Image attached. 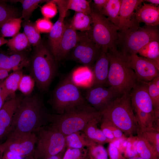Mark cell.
<instances>
[{
    "label": "cell",
    "mask_w": 159,
    "mask_h": 159,
    "mask_svg": "<svg viewBox=\"0 0 159 159\" xmlns=\"http://www.w3.org/2000/svg\"><path fill=\"white\" fill-rule=\"evenodd\" d=\"M10 70L0 69V83L3 82L9 75Z\"/></svg>",
    "instance_id": "f907efd6"
},
{
    "label": "cell",
    "mask_w": 159,
    "mask_h": 159,
    "mask_svg": "<svg viewBox=\"0 0 159 159\" xmlns=\"http://www.w3.org/2000/svg\"><path fill=\"white\" fill-rule=\"evenodd\" d=\"M4 152V151L1 144H0V159H2Z\"/></svg>",
    "instance_id": "9f6ffc18"
},
{
    "label": "cell",
    "mask_w": 159,
    "mask_h": 159,
    "mask_svg": "<svg viewBox=\"0 0 159 159\" xmlns=\"http://www.w3.org/2000/svg\"><path fill=\"white\" fill-rule=\"evenodd\" d=\"M144 1L149 2L150 4L156 6H158V5L159 4V0H144Z\"/></svg>",
    "instance_id": "f5cc1de1"
},
{
    "label": "cell",
    "mask_w": 159,
    "mask_h": 159,
    "mask_svg": "<svg viewBox=\"0 0 159 159\" xmlns=\"http://www.w3.org/2000/svg\"><path fill=\"white\" fill-rule=\"evenodd\" d=\"M144 1L143 0H121L118 31L135 29L140 27L136 20L135 12Z\"/></svg>",
    "instance_id": "5bb4252c"
},
{
    "label": "cell",
    "mask_w": 159,
    "mask_h": 159,
    "mask_svg": "<svg viewBox=\"0 0 159 159\" xmlns=\"http://www.w3.org/2000/svg\"><path fill=\"white\" fill-rule=\"evenodd\" d=\"M155 159H159V157Z\"/></svg>",
    "instance_id": "91938a15"
},
{
    "label": "cell",
    "mask_w": 159,
    "mask_h": 159,
    "mask_svg": "<svg viewBox=\"0 0 159 159\" xmlns=\"http://www.w3.org/2000/svg\"><path fill=\"white\" fill-rule=\"evenodd\" d=\"M128 159H146L142 158H141L140 157H138L136 156L132 158H129Z\"/></svg>",
    "instance_id": "6f0895ef"
},
{
    "label": "cell",
    "mask_w": 159,
    "mask_h": 159,
    "mask_svg": "<svg viewBox=\"0 0 159 159\" xmlns=\"http://www.w3.org/2000/svg\"><path fill=\"white\" fill-rule=\"evenodd\" d=\"M27 159H34V158L33 157H30L29 158H28Z\"/></svg>",
    "instance_id": "680465c9"
},
{
    "label": "cell",
    "mask_w": 159,
    "mask_h": 159,
    "mask_svg": "<svg viewBox=\"0 0 159 159\" xmlns=\"http://www.w3.org/2000/svg\"><path fill=\"white\" fill-rule=\"evenodd\" d=\"M6 44L13 52H21L26 49L30 45L24 33H18L8 40Z\"/></svg>",
    "instance_id": "1f68e13d"
},
{
    "label": "cell",
    "mask_w": 159,
    "mask_h": 159,
    "mask_svg": "<svg viewBox=\"0 0 159 159\" xmlns=\"http://www.w3.org/2000/svg\"><path fill=\"white\" fill-rule=\"evenodd\" d=\"M22 71L19 69L13 71V72L0 83L2 90L8 97L9 95H14L18 89L19 84L23 75Z\"/></svg>",
    "instance_id": "cb8c5ba5"
},
{
    "label": "cell",
    "mask_w": 159,
    "mask_h": 159,
    "mask_svg": "<svg viewBox=\"0 0 159 159\" xmlns=\"http://www.w3.org/2000/svg\"><path fill=\"white\" fill-rule=\"evenodd\" d=\"M109 62L106 52L102 50L92 68L93 76L92 85H107Z\"/></svg>",
    "instance_id": "ac0fdd59"
},
{
    "label": "cell",
    "mask_w": 159,
    "mask_h": 159,
    "mask_svg": "<svg viewBox=\"0 0 159 159\" xmlns=\"http://www.w3.org/2000/svg\"><path fill=\"white\" fill-rule=\"evenodd\" d=\"M101 122L110 130L116 140L125 139L122 131L112 122L102 118Z\"/></svg>",
    "instance_id": "7bdbcfd3"
},
{
    "label": "cell",
    "mask_w": 159,
    "mask_h": 159,
    "mask_svg": "<svg viewBox=\"0 0 159 159\" xmlns=\"http://www.w3.org/2000/svg\"><path fill=\"white\" fill-rule=\"evenodd\" d=\"M147 83L148 93L155 114L159 115V88L156 87L153 80L147 82Z\"/></svg>",
    "instance_id": "74e56055"
},
{
    "label": "cell",
    "mask_w": 159,
    "mask_h": 159,
    "mask_svg": "<svg viewBox=\"0 0 159 159\" xmlns=\"http://www.w3.org/2000/svg\"><path fill=\"white\" fill-rule=\"evenodd\" d=\"M136 140L134 143L127 141L125 152L126 156L129 158L136 157L138 154L136 149Z\"/></svg>",
    "instance_id": "bcb514c9"
},
{
    "label": "cell",
    "mask_w": 159,
    "mask_h": 159,
    "mask_svg": "<svg viewBox=\"0 0 159 159\" xmlns=\"http://www.w3.org/2000/svg\"><path fill=\"white\" fill-rule=\"evenodd\" d=\"M72 81L79 87L87 88L92 85L93 76L92 69L83 66L74 69L69 75Z\"/></svg>",
    "instance_id": "ffe728a7"
},
{
    "label": "cell",
    "mask_w": 159,
    "mask_h": 159,
    "mask_svg": "<svg viewBox=\"0 0 159 159\" xmlns=\"http://www.w3.org/2000/svg\"><path fill=\"white\" fill-rule=\"evenodd\" d=\"M50 115L40 97L25 96L14 113L6 136L10 133H35L49 124Z\"/></svg>",
    "instance_id": "6da1fadb"
},
{
    "label": "cell",
    "mask_w": 159,
    "mask_h": 159,
    "mask_svg": "<svg viewBox=\"0 0 159 159\" xmlns=\"http://www.w3.org/2000/svg\"><path fill=\"white\" fill-rule=\"evenodd\" d=\"M138 135L145 139L153 148L159 157V129L151 127L139 130Z\"/></svg>",
    "instance_id": "f1b7e54d"
},
{
    "label": "cell",
    "mask_w": 159,
    "mask_h": 159,
    "mask_svg": "<svg viewBox=\"0 0 159 159\" xmlns=\"http://www.w3.org/2000/svg\"><path fill=\"white\" fill-rule=\"evenodd\" d=\"M24 33L30 44L36 47L41 42L40 33L36 27L35 23L26 20L23 23Z\"/></svg>",
    "instance_id": "f546056e"
},
{
    "label": "cell",
    "mask_w": 159,
    "mask_h": 159,
    "mask_svg": "<svg viewBox=\"0 0 159 159\" xmlns=\"http://www.w3.org/2000/svg\"><path fill=\"white\" fill-rule=\"evenodd\" d=\"M138 53L142 57L154 61L159 65V42H150L140 49Z\"/></svg>",
    "instance_id": "4dcf8cb0"
},
{
    "label": "cell",
    "mask_w": 159,
    "mask_h": 159,
    "mask_svg": "<svg viewBox=\"0 0 159 159\" xmlns=\"http://www.w3.org/2000/svg\"><path fill=\"white\" fill-rule=\"evenodd\" d=\"M102 117L95 119L89 122L82 131L92 141L102 145L112 142L104 135L102 130L97 126V124L101 122Z\"/></svg>",
    "instance_id": "7402d4cb"
},
{
    "label": "cell",
    "mask_w": 159,
    "mask_h": 159,
    "mask_svg": "<svg viewBox=\"0 0 159 159\" xmlns=\"http://www.w3.org/2000/svg\"><path fill=\"white\" fill-rule=\"evenodd\" d=\"M35 81L30 75H23L20 81L18 89L26 96L31 95L34 87Z\"/></svg>",
    "instance_id": "8d00e7d4"
},
{
    "label": "cell",
    "mask_w": 159,
    "mask_h": 159,
    "mask_svg": "<svg viewBox=\"0 0 159 159\" xmlns=\"http://www.w3.org/2000/svg\"><path fill=\"white\" fill-rule=\"evenodd\" d=\"M91 30L86 32L89 37L104 52L116 47L117 27L105 16L91 7Z\"/></svg>",
    "instance_id": "52a82bcc"
},
{
    "label": "cell",
    "mask_w": 159,
    "mask_h": 159,
    "mask_svg": "<svg viewBox=\"0 0 159 159\" xmlns=\"http://www.w3.org/2000/svg\"><path fill=\"white\" fill-rule=\"evenodd\" d=\"M108 152L110 159H125L113 142L109 143Z\"/></svg>",
    "instance_id": "f6af8a7d"
},
{
    "label": "cell",
    "mask_w": 159,
    "mask_h": 159,
    "mask_svg": "<svg viewBox=\"0 0 159 159\" xmlns=\"http://www.w3.org/2000/svg\"><path fill=\"white\" fill-rule=\"evenodd\" d=\"M79 34L72 57L75 61L92 69L102 49L90 38L86 32Z\"/></svg>",
    "instance_id": "8fae6325"
},
{
    "label": "cell",
    "mask_w": 159,
    "mask_h": 159,
    "mask_svg": "<svg viewBox=\"0 0 159 159\" xmlns=\"http://www.w3.org/2000/svg\"><path fill=\"white\" fill-rule=\"evenodd\" d=\"M0 69L13 70L9 55L0 53Z\"/></svg>",
    "instance_id": "ee69618b"
},
{
    "label": "cell",
    "mask_w": 159,
    "mask_h": 159,
    "mask_svg": "<svg viewBox=\"0 0 159 159\" xmlns=\"http://www.w3.org/2000/svg\"><path fill=\"white\" fill-rule=\"evenodd\" d=\"M63 4L68 11L73 10L75 12L90 15L91 7L90 1L85 0H62Z\"/></svg>",
    "instance_id": "d6a6232c"
},
{
    "label": "cell",
    "mask_w": 159,
    "mask_h": 159,
    "mask_svg": "<svg viewBox=\"0 0 159 159\" xmlns=\"http://www.w3.org/2000/svg\"><path fill=\"white\" fill-rule=\"evenodd\" d=\"M65 141L67 148H84L95 143L91 141L82 131L65 136Z\"/></svg>",
    "instance_id": "603a6c76"
},
{
    "label": "cell",
    "mask_w": 159,
    "mask_h": 159,
    "mask_svg": "<svg viewBox=\"0 0 159 159\" xmlns=\"http://www.w3.org/2000/svg\"><path fill=\"white\" fill-rule=\"evenodd\" d=\"M88 158L92 159H108L107 153L102 145L94 143L87 148Z\"/></svg>",
    "instance_id": "d590c367"
},
{
    "label": "cell",
    "mask_w": 159,
    "mask_h": 159,
    "mask_svg": "<svg viewBox=\"0 0 159 159\" xmlns=\"http://www.w3.org/2000/svg\"><path fill=\"white\" fill-rule=\"evenodd\" d=\"M159 37L157 26L145 25L137 29L118 31L116 45L124 54H137L143 47L152 41L159 40Z\"/></svg>",
    "instance_id": "8992f818"
},
{
    "label": "cell",
    "mask_w": 159,
    "mask_h": 159,
    "mask_svg": "<svg viewBox=\"0 0 159 159\" xmlns=\"http://www.w3.org/2000/svg\"><path fill=\"white\" fill-rule=\"evenodd\" d=\"M7 97L3 91L0 83V110L4 105Z\"/></svg>",
    "instance_id": "816d5d0a"
},
{
    "label": "cell",
    "mask_w": 159,
    "mask_h": 159,
    "mask_svg": "<svg viewBox=\"0 0 159 159\" xmlns=\"http://www.w3.org/2000/svg\"><path fill=\"white\" fill-rule=\"evenodd\" d=\"M6 141L1 145L4 151H8L21 158L34 152L37 138L34 133H10Z\"/></svg>",
    "instance_id": "30bf717a"
},
{
    "label": "cell",
    "mask_w": 159,
    "mask_h": 159,
    "mask_svg": "<svg viewBox=\"0 0 159 159\" xmlns=\"http://www.w3.org/2000/svg\"><path fill=\"white\" fill-rule=\"evenodd\" d=\"M57 7L54 0L48 1L41 8L44 17L49 19L54 17L57 12Z\"/></svg>",
    "instance_id": "ab89813d"
},
{
    "label": "cell",
    "mask_w": 159,
    "mask_h": 159,
    "mask_svg": "<svg viewBox=\"0 0 159 159\" xmlns=\"http://www.w3.org/2000/svg\"><path fill=\"white\" fill-rule=\"evenodd\" d=\"M92 20L90 15L75 12L70 25L75 31L88 32L91 28Z\"/></svg>",
    "instance_id": "d4e9b609"
},
{
    "label": "cell",
    "mask_w": 159,
    "mask_h": 159,
    "mask_svg": "<svg viewBox=\"0 0 159 159\" xmlns=\"http://www.w3.org/2000/svg\"><path fill=\"white\" fill-rule=\"evenodd\" d=\"M56 64L50 51L41 42L36 47L30 73L41 92H46L48 90L56 72Z\"/></svg>",
    "instance_id": "5b68a950"
},
{
    "label": "cell",
    "mask_w": 159,
    "mask_h": 159,
    "mask_svg": "<svg viewBox=\"0 0 159 159\" xmlns=\"http://www.w3.org/2000/svg\"><path fill=\"white\" fill-rule=\"evenodd\" d=\"M34 133L37 138L33 153L34 159H47L65 150V136L50 125L43 127Z\"/></svg>",
    "instance_id": "ba28073f"
},
{
    "label": "cell",
    "mask_w": 159,
    "mask_h": 159,
    "mask_svg": "<svg viewBox=\"0 0 159 159\" xmlns=\"http://www.w3.org/2000/svg\"><path fill=\"white\" fill-rule=\"evenodd\" d=\"M101 112L102 118L112 122L125 135L132 136L137 133L139 127L130 94L121 95Z\"/></svg>",
    "instance_id": "277c9868"
},
{
    "label": "cell",
    "mask_w": 159,
    "mask_h": 159,
    "mask_svg": "<svg viewBox=\"0 0 159 159\" xmlns=\"http://www.w3.org/2000/svg\"><path fill=\"white\" fill-rule=\"evenodd\" d=\"M121 0H108L105 8L100 12L118 28Z\"/></svg>",
    "instance_id": "484cf974"
},
{
    "label": "cell",
    "mask_w": 159,
    "mask_h": 159,
    "mask_svg": "<svg viewBox=\"0 0 159 159\" xmlns=\"http://www.w3.org/2000/svg\"><path fill=\"white\" fill-rule=\"evenodd\" d=\"M87 148H67L62 159H87Z\"/></svg>",
    "instance_id": "f35d334b"
},
{
    "label": "cell",
    "mask_w": 159,
    "mask_h": 159,
    "mask_svg": "<svg viewBox=\"0 0 159 159\" xmlns=\"http://www.w3.org/2000/svg\"><path fill=\"white\" fill-rule=\"evenodd\" d=\"M108 0H93L94 9L98 12H100L105 7Z\"/></svg>",
    "instance_id": "c3c4849f"
},
{
    "label": "cell",
    "mask_w": 159,
    "mask_h": 159,
    "mask_svg": "<svg viewBox=\"0 0 159 159\" xmlns=\"http://www.w3.org/2000/svg\"><path fill=\"white\" fill-rule=\"evenodd\" d=\"M109 62L107 85L120 95L130 94L138 80L130 67L126 55L114 47L106 52Z\"/></svg>",
    "instance_id": "3957f363"
},
{
    "label": "cell",
    "mask_w": 159,
    "mask_h": 159,
    "mask_svg": "<svg viewBox=\"0 0 159 159\" xmlns=\"http://www.w3.org/2000/svg\"><path fill=\"white\" fill-rule=\"evenodd\" d=\"M22 22L21 18H10L5 21L0 27L1 37H13L19 33Z\"/></svg>",
    "instance_id": "4316f807"
},
{
    "label": "cell",
    "mask_w": 159,
    "mask_h": 159,
    "mask_svg": "<svg viewBox=\"0 0 159 159\" xmlns=\"http://www.w3.org/2000/svg\"><path fill=\"white\" fill-rule=\"evenodd\" d=\"M92 159L90 158H88V159Z\"/></svg>",
    "instance_id": "94428289"
},
{
    "label": "cell",
    "mask_w": 159,
    "mask_h": 159,
    "mask_svg": "<svg viewBox=\"0 0 159 159\" xmlns=\"http://www.w3.org/2000/svg\"><path fill=\"white\" fill-rule=\"evenodd\" d=\"M131 104L133 110L155 115L153 103L149 96L147 82L138 81L130 93Z\"/></svg>",
    "instance_id": "9a60e30c"
},
{
    "label": "cell",
    "mask_w": 159,
    "mask_h": 159,
    "mask_svg": "<svg viewBox=\"0 0 159 159\" xmlns=\"http://www.w3.org/2000/svg\"><path fill=\"white\" fill-rule=\"evenodd\" d=\"M8 42V40L5 39L4 37H0V47L2 45L6 44Z\"/></svg>",
    "instance_id": "11a10c76"
},
{
    "label": "cell",
    "mask_w": 159,
    "mask_h": 159,
    "mask_svg": "<svg viewBox=\"0 0 159 159\" xmlns=\"http://www.w3.org/2000/svg\"><path fill=\"white\" fill-rule=\"evenodd\" d=\"M125 54L138 81L148 82L159 76V65L153 60L137 54Z\"/></svg>",
    "instance_id": "4fadbf2b"
},
{
    "label": "cell",
    "mask_w": 159,
    "mask_h": 159,
    "mask_svg": "<svg viewBox=\"0 0 159 159\" xmlns=\"http://www.w3.org/2000/svg\"><path fill=\"white\" fill-rule=\"evenodd\" d=\"M101 117V112L86 102L69 108L62 114H51L49 124L66 136L82 131L89 122Z\"/></svg>",
    "instance_id": "7a4b0ae2"
},
{
    "label": "cell",
    "mask_w": 159,
    "mask_h": 159,
    "mask_svg": "<svg viewBox=\"0 0 159 159\" xmlns=\"http://www.w3.org/2000/svg\"><path fill=\"white\" fill-rule=\"evenodd\" d=\"M138 23H144L148 26H157L159 24V7L150 4L144 3L135 12Z\"/></svg>",
    "instance_id": "d6986e66"
},
{
    "label": "cell",
    "mask_w": 159,
    "mask_h": 159,
    "mask_svg": "<svg viewBox=\"0 0 159 159\" xmlns=\"http://www.w3.org/2000/svg\"><path fill=\"white\" fill-rule=\"evenodd\" d=\"M100 130L105 136L112 142V141L117 140L115 138L112 131L102 122H101Z\"/></svg>",
    "instance_id": "7dc6e473"
},
{
    "label": "cell",
    "mask_w": 159,
    "mask_h": 159,
    "mask_svg": "<svg viewBox=\"0 0 159 159\" xmlns=\"http://www.w3.org/2000/svg\"><path fill=\"white\" fill-rule=\"evenodd\" d=\"M16 11L14 9L4 4L0 3V27L8 19L18 17Z\"/></svg>",
    "instance_id": "60d3db41"
},
{
    "label": "cell",
    "mask_w": 159,
    "mask_h": 159,
    "mask_svg": "<svg viewBox=\"0 0 159 159\" xmlns=\"http://www.w3.org/2000/svg\"><path fill=\"white\" fill-rule=\"evenodd\" d=\"M19 156L9 151H5L3 155L2 159H21Z\"/></svg>",
    "instance_id": "681fc988"
},
{
    "label": "cell",
    "mask_w": 159,
    "mask_h": 159,
    "mask_svg": "<svg viewBox=\"0 0 159 159\" xmlns=\"http://www.w3.org/2000/svg\"><path fill=\"white\" fill-rule=\"evenodd\" d=\"M66 16L59 14L57 21L53 25L49 33V42L50 52L54 58L55 56L59 42L65 27L64 19Z\"/></svg>",
    "instance_id": "44dd1931"
},
{
    "label": "cell",
    "mask_w": 159,
    "mask_h": 159,
    "mask_svg": "<svg viewBox=\"0 0 159 159\" xmlns=\"http://www.w3.org/2000/svg\"><path fill=\"white\" fill-rule=\"evenodd\" d=\"M87 102L69 75L60 82L52 93L49 104L54 114H62L67 109Z\"/></svg>",
    "instance_id": "9c48e42d"
},
{
    "label": "cell",
    "mask_w": 159,
    "mask_h": 159,
    "mask_svg": "<svg viewBox=\"0 0 159 159\" xmlns=\"http://www.w3.org/2000/svg\"><path fill=\"white\" fill-rule=\"evenodd\" d=\"M139 127V130L148 127H154L155 122L159 123L155 115L144 112L138 110H133Z\"/></svg>",
    "instance_id": "836d02e7"
},
{
    "label": "cell",
    "mask_w": 159,
    "mask_h": 159,
    "mask_svg": "<svg viewBox=\"0 0 159 159\" xmlns=\"http://www.w3.org/2000/svg\"><path fill=\"white\" fill-rule=\"evenodd\" d=\"M136 149L140 157L146 159H155L159 157L153 147L143 138L137 135Z\"/></svg>",
    "instance_id": "83f0119b"
},
{
    "label": "cell",
    "mask_w": 159,
    "mask_h": 159,
    "mask_svg": "<svg viewBox=\"0 0 159 159\" xmlns=\"http://www.w3.org/2000/svg\"><path fill=\"white\" fill-rule=\"evenodd\" d=\"M62 153H60L57 155H52L49 157L47 159H62Z\"/></svg>",
    "instance_id": "db71d44e"
},
{
    "label": "cell",
    "mask_w": 159,
    "mask_h": 159,
    "mask_svg": "<svg viewBox=\"0 0 159 159\" xmlns=\"http://www.w3.org/2000/svg\"><path fill=\"white\" fill-rule=\"evenodd\" d=\"M35 24L40 33H49L53 25L49 19L44 17L37 19Z\"/></svg>",
    "instance_id": "b9f144b4"
},
{
    "label": "cell",
    "mask_w": 159,
    "mask_h": 159,
    "mask_svg": "<svg viewBox=\"0 0 159 159\" xmlns=\"http://www.w3.org/2000/svg\"><path fill=\"white\" fill-rule=\"evenodd\" d=\"M120 95L111 87L93 85L87 89L84 97L90 105L101 112Z\"/></svg>",
    "instance_id": "7c38bea8"
},
{
    "label": "cell",
    "mask_w": 159,
    "mask_h": 159,
    "mask_svg": "<svg viewBox=\"0 0 159 159\" xmlns=\"http://www.w3.org/2000/svg\"><path fill=\"white\" fill-rule=\"evenodd\" d=\"M20 2L22 7L21 17L25 20H28L33 12L38 7L42 2L48 1L42 0H21L16 1Z\"/></svg>",
    "instance_id": "e575fe53"
},
{
    "label": "cell",
    "mask_w": 159,
    "mask_h": 159,
    "mask_svg": "<svg viewBox=\"0 0 159 159\" xmlns=\"http://www.w3.org/2000/svg\"><path fill=\"white\" fill-rule=\"evenodd\" d=\"M23 97L13 96L5 102L0 110V138L6 136L13 117Z\"/></svg>",
    "instance_id": "2e32d148"
},
{
    "label": "cell",
    "mask_w": 159,
    "mask_h": 159,
    "mask_svg": "<svg viewBox=\"0 0 159 159\" xmlns=\"http://www.w3.org/2000/svg\"><path fill=\"white\" fill-rule=\"evenodd\" d=\"M79 34L74 30L70 24H65L63 35L59 42L54 59L56 62L64 59L77 43Z\"/></svg>",
    "instance_id": "e0dca14e"
}]
</instances>
